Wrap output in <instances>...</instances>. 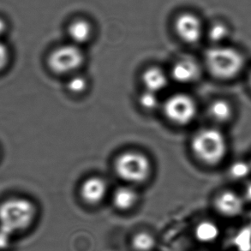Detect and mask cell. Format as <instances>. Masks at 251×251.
<instances>
[{"instance_id":"1","label":"cell","mask_w":251,"mask_h":251,"mask_svg":"<svg viewBox=\"0 0 251 251\" xmlns=\"http://www.w3.org/2000/svg\"><path fill=\"white\" fill-rule=\"evenodd\" d=\"M37 216L34 202L26 198L16 197L0 205V229L11 235L27 231Z\"/></svg>"},{"instance_id":"2","label":"cell","mask_w":251,"mask_h":251,"mask_svg":"<svg viewBox=\"0 0 251 251\" xmlns=\"http://www.w3.org/2000/svg\"><path fill=\"white\" fill-rule=\"evenodd\" d=\"M207 68L214 77L231 80L237 77L245 68L244 55L235 48L219 45L209 48L205 55Z\"/></svg>"},{"instance_id":"3","label":"cell","mask_w":251,"mask_h":251,"mask_svg":"<svg viewBox=\"0 0 251 251\" xmlns=\"http://www.w3.org/2000/svg\"><path fill=\"white\" fill-rule=\"evenodd\" d=\"M191 149L201 162L214 166L221 163L226 155L227 139L221 129L214 127L204 128L195 134Z\"/></svg>"},{"instance_id":"4","label":"cell","mask_w":251,"mask_h":251,"mask_svg":"<svg viewBox=\"0 0 251 251\" xmlns=\"http://www.w3.org/2000/svg\"><path fill=\"white\" fill-rule=\"evenodd\" d=\"M115 171L119 176L126 182L143 183L151 173V162L143 153L129 151L117 158Z\"/></svg>"},{"instance_id":"5","label":"cell","mask_w":251,"mask_h":251,"mask_svg":"<svg viewBox=\"0 0 251 251\" xmlns=\"http://www.w3.org/2000/svg\"><path fill=\"white\" fill-rule=\"evenodd\" d=\"M164 112L170 121L178 126H187L196 118L197 106L191 96L180 93L167 99Z\"/></svg>"},{"instance_id":"6","label":"cell","mask_w":251,"mask_h":251,"mask_svg":"<svg viewBox=\"0 0 251 251\" xmlns=\"http://www.w3.org/2000/svg\"><path fill=\"white\" fill-rule=\"evenodd\" d=\"M84 61V56L78 46L65 45L51 51L48 58V65L52 72L67 74L77 70Z\"/></svg>"},{"instance_id":"7","label":"cell","mask_w":251,"mask_h":251,"mask_svg":"<svg viewBox=\"0 0 251 251\" xmlns=\"http://www.w3.org/2000/svg\"><path fill=\"white\" fill-rule=\"evenodd\" d=\"M247 203L242 193L226 190L218 194L214 200L216 214L227 221L240 220L246 213Z\"/></svg>"},{"instance_id":"8","label":"cell","mask_w":251,"mask_h":251,"mask_svg":"<svg viewBox=\"0 0 251 251\" xmlns=\"http://www.w3.org/2000/svg\"><path fill=\"white\" fill-rule=\"evenodd\" d=\"M174 29L182 41L194 44L203 35V25L198 16L185 11L177 15L174 21Z\"/></svg>"},{"instance_id":"9","label":"cell","mask_w":251,"mask_h":251,"mask_svg":"<svg viewBox=\"0 0 251 251\" xmlns=\"http://www.w3.org/2000/svg\"><path fill=\"white\" fill-rule=\"evenodd\" d=\"M106 193V182L99 176H91L85 180L80 189V195L83 201L92 206L100 203Z\"/></svg>"},{"instance_id":"10","label":"cell","mask_w":251,"mask_h":251,"mask_svg":"<svg viewBox=\"0 0 251 251\" xmlns=\"http://www.w3.org/2000/svg\"><path fill=\"white\" fill-rule=\"evenodd\" d=\"M172 75L179 83H192L200 77V66L193 58H181L173 65Z\"/></svg>"},{"instance_id":"11","label":"cell","mask_w":251,"mask_h":251,"mask_svg":"<svg viewBox=\"0 0 251 251\" xmlns=\"http://www.w3.org/2000/svg\"><path fill=\"white\" fill-rule=\"evenodd\" d=\"M194 237L201 245H214L222 237V229L216 221L205 219L199 221L194 228Z\"/></svg>"},{"instance_id":"12","label":"cell","mask_w":251,"mask_h":251,"mask_svg":"<svg viewBox=\"0 0 251 251\" xmlns=\"http://www.w3.org/2000/svg\"><path fill=\"white\" fill-rule=\"evenodd\" d=\"M94 27L91 23L83 17H78L72 20L67 27V34L72 44L87 43L93 35Z\"/></svg>"},{"instance_id":"13","label":"cell","mask_w":251,"mask_h":251,"mask_svg":"<svg viewBox=\"0 0 251 251\" xmlns=\"http://www.w3.org/2000/svg\"><path fill=\"white\" fill-rule=\"evenodd\" d=\"M138 201V195L130 187H120L112 195V203L119 211L131 210Z\"/></svg>"},{"instance_id":"14","label":"cell","mask_w":251,"mask_h":251,"mask_svg":"<svg viewBox=\"0 0 251 251\" xmlns=\"http://www.w3.org/2000/svg\"><path fill=\"white\" fill-rule=\"evenodd\" d=\"M143 82L146 90L157 94L167 87L168 78L161 69L152 67L143 73Z\"/></svg>"},{"instance_id":"15","label":"cell","mask_w":251,"mask_h":251,"mask_svg":"<svg viewBox=\"0 0 251 251\" xmlns=\"http://www.w3.org/2000/svg\"><path fill=\"white\" fill-rule=\"evenodd\" d=\"M208 115L212 120L220 125L228 123L233 116L232 105L223 99L215 100L208 107Z\"/></svg>"},{"instance_id":"16","label":"cell","mask_w":251,"mask_h":251,"mask_svg":"<svg viewBox=\"0 0 251 251\" xmlns=\"http://www.w3.org/2000/svg\"><path fill=\"white\" fill-rule=\"evenodd\" d=\"M229 244L233 251H251V231L242 224L230 235Z\"/></svg>"},{"instance_id":"17","label":"cell","mask_w":251,"mask_h":251,"mask_svg":"<svg viewBox=\"0 0 251 251\" xmlns=\"http://www.w3.org/2000/svg\"><path fill=\"white\" fill-rule=\"evenodd\" d=\"M156 244L154 236L148 231H139L131 238V247L134 251H153Z\"/></svg>"},{"instance_id":"18","label":"cell","mask_w":251,"mask_h":251,"mask_svg":"<svg viewBox=\"0 0 251 251\" xmlns=\"http://www.w3.org/2000/svg\"><path fill=\"white\" fill-rule=\"evenodd\" d=\"M228 174L231 179L236 181L249 179L251 175V161L236 160L229 166Z\"/></svg>"},{"instance_id":"19","label":"cell","mask_w":251,"mask_h":251,"mask_svg":"<svg viewBox=\"0 0 251 251\" xmlns=\"http://www.w3.org/2000/svg\"><path fill=\"white\" fill-rule=\"evenodd\" d=\"M207 35L212 42H214V46L222 45L228 36L230 35L229 27L223 23H215L213 24L207 31Z\"/></svg>"},{"instance_id":"20","label":"cell","mask_w":251,"mask_h":251,"mask_svg":"<svg viewBox=\"0 0 251 251\" xmlns=\"http://www.w3.org/2000/svg\"><path fill=\"white\" fill-rule=\"evenodd\" d=\"M140 104L143 108L148 111H153L159 106L160 100L157 96L156 93L146 90L140 96Z\"/></svg>"},{"instance_id":"21","label":"cell","mask_w":251,"mask_h":251,"mask_svg":"<svg viewBox=\"0 0 251 251\" xmlns=\"http://www.w3.org/2000/svg\"><path fill=\"white\" fill-rule=\"evenodd\" d=\"M67 86L70 91L75 94H80L86 90L88 87V81L82 75H75L70 79Z\"/></svg>"},{"instance_id":"22","label":"cell","mask_w":251,"mask_h":251,"mask_svg":"<svg viewBox=\"0 0 251 251\" xmlns=\"http://www.w3.org/2000/svg\"><path fill=\"white\" fill-rule=\"evenodd\" d=\"M8 61H9V51L3 43H0V72L5 68Z\"/></svg>"},{"instance_id":"23","label":"cell","mask_w":251,"mask_h":251,"mask_svg":"<svg viewBox=\"0 0 251 251\" xmlns=\"http://www.w3.org/2000/svg\"><path fill=\"white\" fill-rule=\"evenodd\" d=\"M241 193L244 198H245L247 205L251 204V181L246 182L245 186L244 187V190H243Z\"/></svg>"},{"instance_id":"24","label":"cell","mask_w":251,"mask_h":251,"mask_svg":"<svg viewBox=\"0 0 251 251\" xmlns=\"http://www.w3.org/2000/svg\"><path fill=\"white\" fill-rule=\"evenodd\" d=\"M10 235L0 229V249L6 247L10 242Z\"/></svg>"},{"instance_id":"25","label":"cell","mask_w":251,"mask_h":251,"mask_svg":"<svg viewBox=\"0 0 251 251\" xmlns=\"http://www.w3.org/2000/svg\"><path fill=\"white\" fill-rule=\"evenodd\" d=\"M242 224L251 231V210L246 211L244 217L242 218Z\"/></svg>"},{"instance_id":"26","label":"cell","mask_w":251,"mask_h":251,"mask_svg":"<svg viewBox=\"0 0 251 251\" xmlns=\"http://www.w3.org/2000/svg\"><path fill=\"white\" fill-rule=\"evenodd\" d=\"M5 30H6V23L4 22L3 18L0 17V36L3 35Z\"/></svg>"},{"instance_id":"27","label":"cell","mask_w":251,"mask_h":251,"mask_svg":"<svg viewBox=\"0 0 251 251\" xmlns=\"http://www.w3.org/2000/svg\"><path fill=\"white\" fill-rule=\"evenodd\" d=\"M249 81H250V85H251V74H250V77H249Z\"/></svg>"},{"instance_id":"28","label":"cell","mask_w":251,"mask_h":251,"mask_svg":"<svg viewBox=\"0 0 251 251\" xmlns=\"http://www.w3.org/2000/svg\"></svg>"}]
</instances>
